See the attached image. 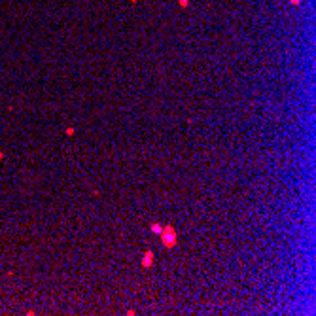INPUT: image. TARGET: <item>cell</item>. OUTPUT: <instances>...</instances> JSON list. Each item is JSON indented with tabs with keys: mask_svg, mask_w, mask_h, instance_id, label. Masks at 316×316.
<instances>
[{
	"mask_svg": "<svg viewBox=\"0 0 316 316\" xmlns=\"http://www.w3.org/2000/svg\"><path fill=\"white\" fill-rule=\"evenodd\" d=\"M150 229H152L154 233H157V235H159V233L163 231V225H159V224H152V227H150Z\"/></svg>",
	"mask_w": 316,
	"mask_h": 316,
	"instance_id": "cell-3",
	"label": "cell"
},
{
	"mask_svg": "<svg viewBox=\"0 0 316 316\" xmlns=\"http://www.w3.org/2000/svg\"><path fill=\"white\" fill-rule=\"evenodd\" d=\"M180 4H182V6L186 8V6H187V0H180Z\"/></svg>",
	"mask_w": 316,
	"mask_h": 316,
	"instance_id": "cell-4",
	"label": "cell"
},
{
	"mask_svg": "<svg viewBox=\"0 0 316 316\" xmlns=\"http://www.w3.org/2000/svg\"><path fill=\"white\" fill-rule=\"evenodd\" d=\"M159 237H161V242H163V246H167V248H174V246L178 244L176 231H174V227H172V225L163 227V231L159 233Z\"/></svg>",
	"mask_w": 316,
	"mask_h": 316,
	"instance_id": "cell-1",
	"label": "cell"
},
{
	"mask_svg": "<svg viewBox=\"0 0 316 316\" xmlns=\"http://www.w3.org/2000/svg\"><path fill=\"white\" fill-rule=\"evenodd\" d=\"M152 263H154V252H146L144 254V257H142V267H152Z\"/></svg>",
	"mask_w": 316,
	"mask_h": 316,
	"instance_id": "cell-2",
	"label": "cell"
},
{
	"mask_svg": "<svg viewBox=\"0 0 316 316\" xmlns=\"http://www.w3.org/2000/svg\"><path fill=\"white\" fill-rule=\"evenodd\" d=\"M292 4H295V6H297V4H299V0H292Z\"/></svg>",
	"mask_w": 316,
	"mask_h": 316,
	"instance_id": "cell-5",
	"label": "cell"
}]
</instances>
